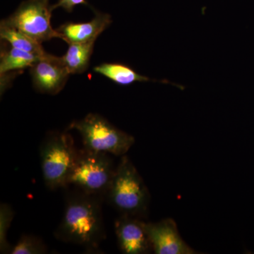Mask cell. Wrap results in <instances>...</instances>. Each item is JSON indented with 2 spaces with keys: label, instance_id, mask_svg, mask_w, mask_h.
Wrapping results in <instances>:
<instances>
[{
  "label": "cell",
  "instance_id": "obj_15",
  "mask_svg": "<svg viewBox=\"0 0 254 254\" xmlns=\"http://www.w3.org/2000/svg\"><path fill=\"white\" fill-rule=\"evenodd\" d=\"M48 252L46 244L39 237L23 235L11 250V254H43Z\"/></svg>",
  "mask_w": 254,
  "mask_h": 254
},
{
  "label": "cell",
  "instance_id": "obj_6",
  "mask_svg": "<svg viewBox=\"0 0 254 254\" xmlns=\"http://www.w3.org/2000/svg\"><path fill=\"white\" fill-rule=\"evenodd\" d=\"M53 11L49 0H26L1 22L43 43L53 38H61L51 26Z\"/></svg>",
  "mask_w": 254,
  "mask_h": 254
},
{
  "label": "cell",
  "instance_id": "obj_3",
  "mask_svg": "<svg viewBox=\"0 0 254 254\" xmlns=\"http://www.w3.org/2000/svg\"><path fill=\"white\" fill-rule=\"evenodd\" d=\"M78 154L72 137L67 133H52L45 138L40 157L43 181L49 190L67 187Z\"/></svg>",
  "mask_w": 254,
  "mask_h": 254
},
{
  "label": "cell",
  "instance_id": "obj_7",
  "mask_svg": "<svg viewBox=\"0 0 254 254\" xmlns=\"http://www.w3.org/2000/svg\"><path fill=\"white\" fill-rule=\"evenodd\" d=\"M152 251L155 254H197L179 233L176 222L171 218L157 222H145Z\"/></svg>",
  "mask_w": 254,
  "mask_h": 254
},
{
  "label": "cell",
  "instance_id": "obj_13",
  "mask_svg": "<svg viewBox=\"0 0 254 254\" xmlns=\"http://www.w3.org/2000/svg\"><path fill=\"white\" fill-rule=\"evenodd\" d=\"M43 58H46L11 46L9 50L1 52L0 74L3 76L13 71H20L31 67L36 62Z\"/></svg>",
  "mask_w": 254,
  "mask_h": 254
},
{
  "label": "cell",
  "instance_id": "obj_8",
  "mask_svg": "<svg viewBox=\"0 0 254 254\" xmlns=\"http://www.w3.org/2000/svg\"><path fill=\"white\" fill-rule=\"evenodd\" d=\"M30 68L33 87L36 91L46 94L59 93L70 75L62 63L61 58L52 55L38 60Z\"/></svg>",
  "mask_w": 254,
  "mask_h": 254
},
{
  "label": "cell",
  "instance_id": "obj_10",
  "mask_svg": "<svg viewBox=\"0 0 254 254\" xmlns=\"http://www.w3.org/2000/svg\"><path fill=\"white\" fill-rule=\"evenodd\" d=\"M112 18L106 13L95 12L91 21L83 23L68 22L62 25L57 31L61 39L70 43L95 42L98 37L112 23Z\"/></svg>",
  "mask_w": 254,
  "mask_h": 254
},
{
  "label": "cell",
  "instance_id": "obj_12",
  "mask_svg": "<svg viewBox=\"0 0 254 254\" xmlns=\"http://www.w3.org/2000/svg\"><path fill=\"white\" fill-rule=\"evenodd\" d=\"M94 43L95 42H89L68 44L67 51L61 57V60L70 74L81 73L86 71L94 49Z\"/></svg>",
  "mask_w": 254,
  "mask_h": 254
},
{
  "label": "cell",
  "instance_id": "obj_2",
  "mask_svg": "<svg viewBox=\"0 0 254 254\" xmlns=\"http://www.w3.org/2000/svg\"><path fill=\"white\" fill-rule=\"evenodd\" d=\"M106 196L122 215L144 218L150 195L144 181L131 160L123 155L115 169Z\"/></svg>",
  "mask_w": 254,
  "mask_h": 254
},
{
  "label": "cell",
  "instance_id": "obj_16",
  "mask_svg": "<svg viewBox=\"0 0 254 254\" xmlns=\"http://www.w3.org/2000/svg\"><path fill=\"white\" fill-rule=\"evenodd\" d=\"M14 217L11 205L1 203L0 206V252L1 254H11L12 247L8 242L6 235Z\"/></svg>",
  "mask_w": 254,
  "mask_h": 254
},
{
  "label": "cell",
  "instance_id": "obj_4",
  "mask_svg": "<svg viewBox=\"0 0 254 254\" xmlns=\"http://www.w3.org/2000/svg\"><path fill=\"white\" fill-rule=\"evenodd\" d=\"M68 129L78 131L86 149L123 156L135 142L134 137L119 129L98 114L90 113L73 122Z\"/></svg>",
  "mask_w": 254,
  "mask_h": 254
},
{
  "label": "cell",
  "instance_id": "obj_5",
  "mask_svg": "<svg viewBox=\"0 0 254 254\" xmlns=\"http://www.w3.org/2000/svg\"><path fill=\"white\" fill-rule=\"evenodd\" d=\"M115 169L109 154L84 148L78 150L67 186L72 185L87 194L105 196Z\"/></svg>",
  "mask_w": 254,
  "mask_h": 254
},
{
  "label": "cell",
  "instance_id": "obj_1",
  "mask_svg": "<svg viewBox=\"0 0 254 254\" xmlns=\"http://www.w3.org/2000/svg\"><path fill=\"white\" fill-rule=\"evenodd\" d=\"M103 197L78 190L68 197L63 218L55 232L59 241L81 246L88 252L98 250L105 238L102 213Z\"/></svg>",
  "mask_w": 254,
  "mask_h": 254
},
{
  "label": "cell",
  "instance_id": "obj_9",
  "mask_svg": "<svg viewBox=\"0 0 254 254\" xmlns=\"http://www.w3.org/2000/svg\"><path fill=\"white\" fill-rule=\"evenodd\" d=\"M143 219L122 215L115 222L119 248L125 254H146L152 251Z\"/></svg>",
  "mask_w": 254,
  "mask_h": 254
},
{
  "label": "cell",
  "instance_id": "obj_17",
  "mask_svg": "<svg viewBox=\"0 0 254 254\" xmlns=\"http://www.w3.org/2000/svg\"><path fill=\"white\" fill-rule=\"evenodd\" d=\"M84 4L88 6V2L86 0H58V2L54 5H52V9L54 10L57 8H63L68 13L73 11V8L77 5Z\"/></svg>",
  "mask_w": 254,
  "mask_h": 254
},
{
  "label": "cell",
  "instance_id": "obj_14",
  "mask_svg": "<svg viewBox=\"0 0 254 254\" xmlns=\"http://www.w3.org/2000/svg\"><path fill=\"white\" fill-rule=\"evenodd\" d=\"M0 37L1 39L7 41L11 46L18 49L39 55L43 58H47L50 55L43 49L42 43L1 21L0 24Z\"/></svg>",
  "mask_w": 254,
  "mask_h": 254
},
{
  "label": "cell",
  "instance_id": "obj_11",
  "mask_svg": "<svg viewBox=\"0 0 254 254\" xmlns=\"http://www.w3.org/2000/svg\"><path fill=\"white\" fill-rule=\"evenodd\" d=\"M95 72L109 78L120 86H128L133 83H147V82H158L164 84L171 85L184 91L185 87L177 83H172L168 79H152L148 76H143L137 72L134 68L123 63H103L93 68Z\"/></svg>",
  "mask_w": 254,
  "mask_h": 254
}]
</instances>
